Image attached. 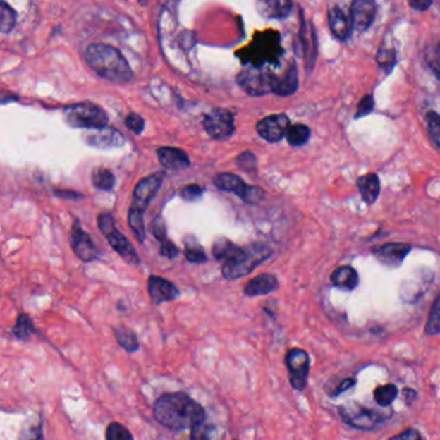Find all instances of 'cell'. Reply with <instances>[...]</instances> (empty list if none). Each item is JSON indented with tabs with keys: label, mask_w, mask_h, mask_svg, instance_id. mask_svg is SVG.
Wrapping results in <instances>:
<instances>
[{
	"label": "cell",
	"mask_w": 440,
	"mask_h": 440,
	"mask_svg": "<svg viewBox=\"0 0 440 440\" xmlns=\"http://www.w3.org/2000/svg\"><path fill=\"white\" fill-rule=\"evenodd\" d=\"M210 425L206 424L205 420L198 422L191 427V440H209L210 439Z\"/></svg>",
	"instance_id": "ab89813d"
},
{
	"label": "cell",
	"mask_w": 440,
	"mask_h": 440,
	"mask_svg": "<svg viewBox=\"0 0 440 440\" xmlns=\"http://www.w3.org/2000/svg\"><path fill=\"white\" fill-rule=\"evenodd\" d=\"M427 125H429V133L432 135V140L440 148V116L436 112L430 111L427 114Z\"/></svg>",
	"instance_id": "d590c367"
},
{
	"label": "cell",
	"mask_w": 440,
	"mask_h": 440,
	"mask_svg": "<svg viewBox=\"0 0 440 440\" xmlns=\"http://www.w3.org/2000/svg\"><path fill=\"white\" fill-rule=\"evenodd\" d=\"M425 332L427 335H438L440 334V293L434 301L433 307L430 309V314L426 323Z\"/></svg>",
	"instance_id": "1f68e13d"
},
{
	"label": "cell",
	"mask_w": 440,
	"mask_h": 440,
	"mask_svg": "<svg viewBox=\"0 0 440 440\" xmlns=\"http://www.w3.org/2000/svg\"><path fill=\"white\" fill-rule=\"evenodd\" d=\"M162 181H164L162 173H156V174L142 179L140 183L137 184L134 193H133V202L129 212L143 215L147 206L151 204L152 198L160 190Z\"/></svg>",
	"instance_id": "9c48e42d"
},
{
	"label": "cell",
	"mask_w": 440,
	"mask_h": 440,
	"mask_svg": "<svg viewBox=\"0 0 440 440\" xmlns=\"http://www.w3.org/2000/svg\"><path fill=\"white\" fill-rule=\"evenodd\" d=\"M411 251V246L407 243H386L374 248V255L382 264L396 268L403 263L404 259Z\"/></svg>",
	"instance_id": "9a60e30c"
},
{
	"label": "cell",
	"mask_w": 440,
	"mask_h": 440,
	"mask_svg": "<svg viewBox=\"0 0 440 440\" xmlns=\"http://www.w3.org/2000/svg\"><path fill=\"white\" fill-rule=\"evenodd\" d=\"M287 140L291 146L299 147L305 145L310 137V129L307 125L296 124L288 128Z\"/></svg>",
	"instance_id": "83f0119b"
},
{
	"label": "cell",
	"mask_w": 440,
	"mask_h": 440,
	"mask_svg": "<svg viewBox=\"0 0 440 440\" xmlns=\"http://www.w3.org/2000/svg\"><path fill=\"white\" fill-rule=\"evenodd\" d=\"M115 336L118 341V344L121 345L124 348L125 350L128 352H137L140 344H138V338L135 336V334L129 329H125V327H118L115 329Z\"/></svg>",
	"instance_id": "f1b7e54d"
},
{
	"label": "cell",
	"mask_w": 440,
	"mask_h": 440,
	"mask_svg": "<svg viewBox=\"0 0 440 440\" xmlns=\"http://www.w3.org/2000/svg\"><path fill=\"white\" fill-rule=\"evenodd\" d=\"M329 25L332 34L338 37V40L344 42L352 35V20L338 7L331 8L329 11Z\"/></svg>",
	"instance_id": "44dd1931"
},
{
	"label": "cell",
	"mask_w": 440,
	"mask_h": 440,
	"mask_svg": "<svg viewBox=\"0 0 440 440\" xmlns=\"http://www.w3.org/2000/svg\"><path fill=\"white\" fill-rule=\"evenodd\" d=\"M157 156L162 166L166 169L183 170L187 169L191 165L188 154H185L183 149L174 148V147L159 148Z\"/></svg>",
	"instance_id": "d6986e66"
},
{
	"label": "cell",
	"mask_w": 440,
	"mask_h": 440,
	"mask_svg": "<svg viewBox=\"0 0 440 440\" xmlns=\"http://www.w3.org/2000/svg\"><path fill=\"white\" fill-rule=\"evenodd\" d=\"M125 124L134 134H140V133L143 132L146 123H145V120L140 115L132 112L125 118Z\"/></svg>",
	"instance_id": "60d3db41"
},
{
	"label": "cell",
	"mask_w": 440,
	"mask_h": 440,
	"mask_svg": "<svg viewBox=\"0 0 440 440\" xmlns=\"http://www.w3.org/2000/svg\"><path fill=\"white\" fill-rule=\"evenodd\" d=\"M286 366L293 389H305L310 368L308 353L302 349H291L287 353Z\"/></svg>",
	"instance_id": "8fae6325"
},
{
	"label": "cell",
	"mask_w": 440,
	"mask_h": 440,
	"mask_svg": "<svg viewBox=\"0 0 440 440\" xmlns=\"http://www.w3.org/2000/svg\"><path fill=\"white\" fill-rule=\"evenodd\" d=\"M63 118L71 128L101 129L109 123L107 114L94 103L81 102L68 106L63 111Z\"/></svg>",
	"instance_id": "5b68a950"
},
{
	"label": "cell",
	"mask_w": 440,
	"mask_h": 440,
	"mask_svg": "<svg viewBox=\"0 0 440 440\" xmlns=\"http://www.w3.org/2000/svg\"><path fill=\"white\" fill-rule=\"evenodd\" d=\"M374 401L377 402L379 405L388 407L396 401V398L398 396V389H396V385H391V384L382 385V386H379L377 389L374 390Z\"/></svg>",
	"instance_id": "4dcf8cb0"
},
{
	"label": "cell",
	"mask_w": 440,
	"mask_h": 440,
	"mask_svg": "<svg viewBox=\"0 0 440 440\" xmlns=\"http://www.w3.org/2000/svg\"><path fill=\"white\" fill-rule=\"evenodd\" d=\"M160 254L162 257H169V259H174V257L179 255V250L176 248L174 243H171L170 240H165L161 243V249H160Z\"/></svg>",
	"instance_id": "f6af8a7d"
},
{
	"label": "cell",
	"mask_w": 440,
	"mask_h": 440,
	"mask_svg": "<svg viewBox=\"0 0 440 440\" xmlns=\"http://www.w3.org/2000/svg\"><path fill=\"white\" fill-rule=\"evenodd\" d=\"M288 128H290V120L286 115H282V114L271 115V116L263 118L257 125L259 135L271 143L282 140L286 135Z\"/></svg>",
	"instance_id": "4fadbf2b"
},
{
	"label": "cell",
	"mask_w": 440,
	"mask_h": 440,
	"mask_svg": "<svg viewBox=\"0 0 440 440\" xmlns=\"http://www.w3.org/2000/svg\"><path fill=\"white\" fill-rule=\"evenodd\" d=\"M184 255L187 257V260L188 262H192V263H204L206 262L205 251L202 248H200L197 245H191V246H185V250H184Z\"/></svg>",
	"instance_id": "74e56055"
},
{
	"label": "cell",
	"mask_w": 440,
	"mask_h": 440,
	"mask_svg": "<svg viewBox=\"0 0 440 440\" xmlns=\"http://www.w3.org/2000/svg\"><path fill=\"white\" fill-rule=\"evenodd\" d=\"M374 106V97L371 96V94L365 97V98L360 101V104H358V111H357V114H355V118H363V116L368 115L369 112H372Z\"/></svg>",
	"instance_id": "7bdbcfd3"
},
{
	"label": "cell",
	"mask_w": 440,
	"mask_h": 440,
	"mask_svg": "<svg viewBox=\"0 0 440 440\" xmlns=\"http://www.w3.org/2000/svg\"><path fill=\"white\" fill-rule=\"evenodd\" d=\"M425 59L436 78L440 79V43H434L426 48Z\"/></svg>",
	"instance_id": "d6a6232c"
},
{
	"label": "cell",
	"mask_w": 440,
	"mask_h": 440,
	"mask_svg": "<svg viewBox=\"0 0 440 440\" xmlns=\"http://www.w3.org/2000/svg\"><path fill=\"white\" fill-rule=\"evenodd\" d=\"M338 413L344 422L360 430H372L384 420L381 413L365 408L358 403L344 404L338 408Z\"/></svg>",
	"instance_id": "ba28073f"
},
{
	"label": "cell",
	"mask_w": 440,
	"mask_h": 440,
	"mask_svg": "<svg viewBox=\"0 0 440 440\" xmlns=\"http://www.w3.org/2000/svg\"><path fill=\"white\" fill-rule=\"evenodd\" d=\"M257 12L268 20H282L293 11L290 0H257Z\"/></svg>",
	"instance_id": "ffe728a7"
},
{
	"label": "cell",
	"mask_w": 440,
	"mask_h": 440,
	"mask_svg": "<svg viewBox=\"0 0 440 440\" xmlns=\"http://www.w3.org/2000/svg\"><path fill=\"white\" fill-rule=\"evenodd\" d=\"M407 1L416 11H427L433 4V0H407Z\"/></svg>",
	"instance_id": "681fc988"
},
{
	"label": "cell",
	"mask_w": 440,
	"mask_h": 440,
	"mask_svg": "<svg viewBox=\"0 0 440 440\" xmlns=\"http://www.w3.org/2000/svg\"><path fill=\"white\" fill-rule=\"evenodd\" d=\"M206 133L216 140H224L235 133V118L231 111L215 109L204 120Z\"/></svg>",
	"instance_id": "30bf717a"
},
{
	"label": "cell",
	"mask_w": 440,
	"mask_h": 440,
	"mask_svg": "<svg viewBox=\"0 0 440 440\" xmlns=\"http://www.w3.org/2000/svg\"><path fill=\"white\" fill-rule=\"evenodd\" d=\"M32 331H34V326H32L30 317L26 316V314H20L17 318L15 329H13L16 336L25 340V338H29Z\"/></svg>",
	"instance_id": "e575fe53"
},
{
	"label": "cell",
	"mask_w": 440,
	"mask_h": 440,
	"mask_svg": "<svg viewBox=\"0 0 440 440\" xmlns=\"http://www.w3.org/2000/svg\"><path fill=\"white\" fill-rule=\"evenodd\" d=\"M213 182L216 188H219L221 191L233 192L250 205L259 204L264 197V192L262 191V188L249 185L245 183L240 176L231 173L216 174L214 176Z\"/></svg>",
	"instance_id": "52a82bcc"
},
{
	"label": "cell",
	"mask_w": 440,
	"mask_h": 440,
	"mask_svg": "<svg viewBox=\"0 0 440 440\" xmlns=\"http://www.w3.org/2000/svg\"><path fill=\"white\" fill-rule=\"evenodd\" d=\"M376 11L377 6L374 0H354L350 11L353 29L360 32L366 31L374 23Z\"/></svg>",
	"instance_id": "5bb4252c"
},
{
	"label": "cell",
	"mask_w": 440,
	"mask_h": 440,
	"mask_svg": "<svg viewBox=\"0 0 440 440\" xmlns=\"http://www.w3.org/2000/svg\"><path fill=\"white\" fill-rule=\"evenodd\" d=\"M279 287V281L268 273L260 274L255 279H251L249 283L245 286V293L248 296H260L273 293Z\"/></svg>",
	"instance_id": "7402d4cb"
},
{
	"label": "cell",
	"mask_w": 440,
	"mask_h": 440,
	"mask_svg": "<svg viewBox=\"0 0 440 440\" xmlns=\"http://www.w3.org/2000/svg\"><path fill=\"white\" fill-rule=\"evenodd\" d=\"M404 396H405V401L410 403V402L416 399L417 393L413 389H408V388H407V389H404Z\"/></svg>",
	"instance_id": "f5cc1de1"
},
{
	"label": "cell",
	"mask_w": 440,
	"mask_h": 440,
	"mask_svg": "<svg viewBox=\"0 0 440 440\" xmlns=\"http://www.w3.org/2000/svg\"><path fill=\"white\" fill-rule=\"evenodd\" d=\"M202 195V188L197 185V184H190V185H185L183 190L181 191V196L187 200V201H193L196 198L200 197Z\"/></svg>",
	"instance_id": "ee69618b"
},
{
	"label": "cell",
	"mask_w": 440,
	"mask_h": 440,
	"mask_svg": "<svg viewBox=\"0 0 440 440\" xmlns=\"http://www.w3.org/2000/svg\"><path fill=\"white\" fill-rule=\"evenodd\" d=\"M85 59L90 68L106 80L124 84L133 79V71L121 51L109 44L89 45Z\"/></svg>",
	"instance_id": "7a4b0ae2"
},
{
	"label": "cell",
	"mask_w": 440,
	"mask_h": 440,
	"mask_svg": "<svg viewBox=\"0 0 440 440\" xmlns=\"http://www.w3.org/2000/svg\"><path fill=\"white\" fill-rule=\"evenodd\" d=\"M70 243H71V248H73L75 255L82 262L89 263V262H93L98 257L94 243L92 241L90 236L81 228L79 221H75V224H73L71 235H70Z\"/></svg>",
	"instance_id": "7c38bea8"
},
{
	"label": "cell",
	"mask_w": 440,
	"mask_h": 440,
	"mask_svg": "<svg viewBox=\"0 0 440 440\" xmlns=\"http://www.w3.org/2000/svg\"><path fill=\"white\" fill-rule=\"evenodd\" d=\"M236 164L240 169L246 173H255L257 171V157L251 152H243L236 160Z\"/></svg>",
	"instance_id": "8d00e7d4"
},
{
	"label": "cell",
	"mask_w": 440,
	"mask_h": 440,
	"mask_svg": "<svg viewBox=\"0 0 440 440\" xmlns=\"http://www.w3.org/2000/svg\"><path fill=\"white\" fill-rule=\"evenodd\" d=\"M106 237L110 243L111 248L115 250L128 264H140V257L137 255L132 243H129L128 238L123 233H120L116 228L109 232Z\"/></svg>",
	"instance_id": "ac0fdd59"
},
{
	"label": "cell",
	"mask_w": 440,
	"mask_h": 440,
	"mask_svg": "<svg viewBox=\"0 0 440 440\" xmlns=\"http://www.w3.org/2000/svg\"><path fill=\"white\" fill-rule=\"evenodd\" d=\"M17 21V13L15 9L7 4L6 1L0 0V32L8 34L15 28Z\"/></svg>",
	"instance_id": "4316f807"
},
{
	"label": "cell",
	"mask_w": 440,
	"mask_h": 440,
	"mask_svg": "<svg viewBox=\"0 0 440 440\" xmlns=\"http://www.w3.org/2000/svg\"><path fill=\"white\" fill-rule=\"evenodd\" d=\"M106 440H134L133 435L124 425L112 422L106 430Z\"/></svg>",
	"instance_id": "836d02e7"
},
{
	"label": "cell",
	"mask_w": 440,
	"mask_h": 440,
	"mask_svg": "<svg viewBox=\"0 0 440 440\" xmlns=\"http://www.w3.org/2000/svg\"><path fill=\"white\" fill-rule=\"evenodd\" d=\"M362 198L368 205H372L380 195V181L376 174H366L358 179Z\"/></svg>",
	"instance_id": "603a6c76"
},
{
	"label": "cell",
	"mask_w": 440,
	"mask_h": 440,
	"mask_svg": "<svg viewBox=\"0 0 440 440\" xmlns=\"http://www.w3.org/2000/svg\"><path fill=\"white\" fill-rule=\"evenodd\" d=\"M156 421L170 430H183L205 420L201 404L185 393H169L160 396L154 407Z\"/></svg>",
	"instance_id": "6da1fadb"
},
{
	"label": "cell",
	"mask_w": 440,
	"mask_h": 440,
	"mask_svg": "<svg viewBox=\"0 0 440 440\" xmlns=\"http://www.w3.org/2000/svg\"><path fill=\"white\" fill-rule=\"evenodd\" d=\"M98 227L104 236L111 232L112 229H115L116 227H115V221H114L112 215L109 213L99 214L98 215Z\"/></svg>",
	"instance_id": "b9f144b4"
},
{
	"label": "cell",
	"mask_w": 440,
	"mask_h": 440,
	"mask_svg": "<svg viewBox=\"0 0 440 440\" xmlns=\"http://www.w3.org/2000/svg\"><path fill=\"white\" fill-rule=\"evenodd\" d=\"M21 440H44L40 426H30L21 435Z\"/></svg>",
	"instance_id": "bcb514c9"
},
{
	"label": "cell",
	"mask_w": 440,
	"mask_h": 440,
	"mask_svg": "<svg viewBox=\"0 0 440 440\" xmlns=\"http://www.w3.org/2000/svg\"><path fill=\"white\" fill-rule=\"evenodd\" d=\"M92 182L98 190L111 191L116 184V178L111 173L110 170L98 168L92 174Z\"/></svg>",
	"instance_id": "484cf974"
},
{
	"label": "cell",
	"mask_w": 440,
	"mask_h": 440,
	"mask_svg": "<svg viewBox=\"0 0 440 440\" xmlns=\"http://www.w3.org/2000/svg\"><path fill=\"white\" fill-rule=\"evenodd\" d=\"M331 281L335 286L341 287L345 290H353L358 286V274L352 267H340L332 273Z\"/></svg>",
	"instance_id": "d4e9b609"
},
{
	"label": "cell",
	"mask_w": 440,
	"mask_h": 440,
	"mask_svg": "<svg viewBox=\"0 0 440 440\" xmlns=\"http://www.w3.org/2000/svg\"><path fill=\"white\" fill-rule=\"evenodd\" d=\"M354 385H355V380H353V379H346V380H344V381L340 384V386H338V389H336V391L334 393V396H338V394H341L343 391H345V390L350 389V388H352V386H354Z\"/></svg>",
	"instance_id": "f907efd6"
},
{
	"label": "cell",
	"mask_w": 440,
	"mask_h": 440,
	"mask_svg": "<svg viewBox=\"0 0 440 440\" xmlns=\"http://www.w3.org/2000/svg\"><path fill=\"white\" fill-rule=\"evenodd\" d=\"M271 255V248L263 243H251L243 249L237 250L223 264V276L226 279H237L248 276L257 265L262 264Z\"/></svg>",
	"instance_id": "277c9868"
},
{
	"label": "cell",
	"mask_w": 440,
	"mask_h": 440,
	"mask_svg": "<svg viewBox=\"0 0 440 440\" xmlns=\"http://www.w3.org/2000/svg\"><path fill=\"white\" fill-rule=\"evenodd\" d=\"M152 232H154V237L162 243V241H165L168 237H166V228H165V224H164V221H162L161 218H157V219L154 221V227H152Z\"/></svg>",
	"instance_id": "7dc6e473"
},
{
	"label": "cell",
	"mask_w": 440,
	"mask_h": 440,
	"mask_svg": "<svg viewBox=\"0 0 440 440\" xmlns=\"http://www.w3.org/2000/svg\"><path fill=\"white\" fill-rule=\"evenodd\" d=\"M148 293L154 304L176 300L179 296V290L171 282L159 276H151L148 279Z\"/></svg>",
	"instance_id": "e0dca14e"
},
{
	"label": "cell",
	"mask_w": 440,
	"mask_h": 440,
	"mask_svg": "<svg viewBox=\"0 0 440 440\" xmlns=\"http://www.w3.org/2000/svg\"><path fill=\"white\" fill-rule=\"evenodd\" d=\"M94 132L88 133L84 135V140L89 146L96 147V148H112V147H121L125 143L123 134L112 129V128H101V129H93Z\"/></svg>",
	"instance_id": "2e32d148"
},
{
	"label": "cell",
	"mask_w": 440,
	"mask_h": 440,
	"mask_svg": "<svg viewBox=\"0 0 440 440\" xmlns=\"http://www.w3.org/2000/svg\"><path fill=\"white\" fill-rule=\"evenodd\" d=\"M377 62L382 68L390 71L396 65V53L391 49H380L377 53Z\"/></svg>",
	"instance_id": "f35d334b"
},
{
	"label": "cell",
	"mask_w": 440,
	"mask_h": 440,
	"mask_svg": "<svg viewBox=\"0 0 440 440\" xmlns=\"http://www.w3.org/2000/svg\"><path fill=\"white\" fill-rule=\"evenodd\" d=\"M279 78L274 73L264 71L262 67H250L237 75V84L252 97H262L274 93Z\"/></svg>",
	"instance_id": "8992f818"
},
{
	"label": "cell",
	"mask_w": 440,
	"mask_h": 440,
	"mask_svg": "<svg viewBox=\"0 0 440 440\" xmlns=\"http://www.w3.org/2000/svg\"><path fill=\"white\" fill-rule=\"evenodd\" d=\"M389 440H422L421 434L418 433L415 429H408L404 433L398 434L396 436L390 438Z\"/></svg>",
	"instance_id": "c3c4849f"
},
{
	"label": "cell",
	"mask_w": 440,
	"mask_h": 440,
	"mask_svg": "<svg viewBox=\"0 0 440 440\" xmlns=\"http://www.w3.org/2000/svg\"><path fill=\"white\" fill-rule=\"evenodd\" d=\"M240 249L237 245L229 241L227 238H219L213 245V255L218 260H227L232 257L237 250Z\"/></svg>",
	"instance_id": "f546056e"
},
{
	"label": "cell",
	"mask_w": 440,
	"mask_h": 440,
	"mask_svg": "<svg viewBox=\"0 0 440 440\" xmlns=\"http://www.w3.org/2000/svg\"><path fill=\"white\" fill-rule=\"evenodd\" d=\"M299 87V73L295 65L287 70L286 73L279 79L274 94L279 97H288L293 94Z\"/></svg>",
	"instance_id": "cb8c5ba5"
},
{
	"label": "cell",
	"mask_w": 440,
	"mask_h": 440,
	"mask_svg": "<svg viewBox=\"0 0 440 440\" xmlns=\"http://www.w3.org/2000/svg\"><path fill=\"white\" fill-rule=\"evenodd\" d=\"M281 37L276 31H264L257 34L255 39L248 47L237 53L243 63L251 67H263L264 65L279 63L282 53Z\"/></svg>",
	"instance_id": "3957f363"
},
{
	"label": "cell",
	"mask_w": 440,
	"mask_h": 440,
	"mask_svg": "<svg viewBox=\"0 0 440 440\" xmlns=\"http://www.w3.org/2000/svg\"><path fill=\"white\" fill-rule=\"evenodd\" d=\"M56 195L59 196V197L62 198H80L82 197V195L80 193H78V192H71V191H56Z\"/></svg>",
	"instance_id": "816d5d0a"
}]
</instances>
